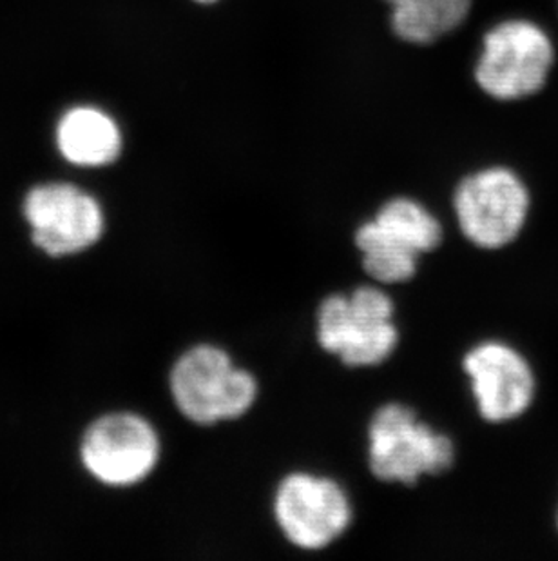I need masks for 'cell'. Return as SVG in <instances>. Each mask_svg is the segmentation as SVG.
Returning a JSON list of instances; mask_svg holds the SVG:
<instances>
[{
  "label": "cell",
  "instance_id": "1",
  "mask_svg": "<svg viewBox=\"0 0 558 561\" xmlns=\"http://www.w3.org/2000/svg\"><path fill=\"white\" fill-rule=\"evenodd\" d=\"M168 386L179 413L198 425L240 419L258 397L254 376L214 345H196L179 356Z\"/></svg>",
  "mask_w": 558,
  "mask_h": 561
},
{
  "label": "cell",
  "instance_id": "2",
  "mask_svg": "<svg viewBox=\"0 0 558 561\" xmlns=\"http://www.w3.org/2000/svg\"><path fill=\"white\" fill-rule=\"evenodd\" d=\"M394 302L377 287H358L350 297L325 298L317 311V342L348 367L380 366L399 342Z\"/></svg>",
  "mask_w": 558,
  "mask_h": 561
},
{
  "label": "cell",
  "instance_id": "3",
  "mask_svg": "<svg viewBox=\"0 0 558 561\" xmlns=\"http://www.w3.org/2000/svg\"><path fill=\"white\" fill-rule=\"evenodd\" d=\"M370 471L383 482L414 485L427 474H443L455 460L452 439L422 424L403 403H386L369 427Z\"/></svg>",
  "mask_w": 558,
  "mask_h": 561
},
{
  "label": "cell",
  "instance_id": "4",
  "mask_svg": "<svg viewBox=\"0 0 558 561\" xmlns=\"http://www.w3.org/2000/svg\"><path fill=\"white\" fill-rule=\"evenodd\" d=\"M441 240L443 228L438 218L411 198L386 202L374 220L356 233L364 271L381 284L414 278L419 256L435 250Z\"/></svg>",
  "mask_w": 558,
  "mask_h": 561
},
{
  "label": "cell",
  "instance_id": "5",
  "mask_svg": "<svg viewBox=\"0 0 558 561\" xmlns=\"http://www.w3.org/2000/svg\"><path fill=\"white\" fill-rule=\"evenodd\" d=\"M554 62V44L543 27L522 19L504 21L486 33L475 82L497 101H521L543 90Z\"/></svg>",
  "mask_w": 558,
  "mask_h": 561
},
{
  "label": "cell",
  "instance_id": "6",
  "mask_svg": "<svg viewBox=\"0 0 558 561\" xmlns=\"http://www.w3.org/2000/svg\"><path fill=\"white\" fill-rule=\"evenodd\" d=\"M32 242L51 259L77 256L98 244L106 231L101 202L69 182H48L27 191L22 202Z\"/></svg>",
  "mask_w": 558,
  "mask_h": 561
},
{
  "label": "cell",
  "instance_id": "7",
  "mask_svg": "<svg viewBox=\"0 0 558 561\" xmlns=\"http://www.w3.org/2000/svg\"><path fill=\"white\" fill-rule=\"evenodd\" d=\"M458 228L480 250H501L521 234L530 213V193L508 168H488L466 176L453 196Z\"/></svg>",
  "mask_w": 558,
  "mask_h": 561
},
{
  "label": "cell",
  "instance_id": "8",
  "mask_svg": "<svg viewBox=\"0 0 558 561\" xmlns=\"http://www.w3.org/2000/svg\"><path fill=\"white\" fill-rule=\"evenodd\" d=\"M79 456L85 472L102 485L132 488L159 466V433L140 414H104L85 430Z\"/></svg>",
  "mask_w": 558,
  "mask_h": 561
},
{
  "label": "cell",
  "instance_id": "9",
  "mask_svg": "<svg viewBox=\"0 0 558 561\" xmlns=\"http://www.w3.org/2000/svg\"><path fill=\"white\" fill-rule=\"evenodd\" d=\"M276 522L292 546L317 551L336 541L352 522V505L330 478L294 472L279 483Z\"/></svg>",
  "mask_w": 558,
  "mask_h": 561
},
{
  "label": "cell",
  "instance_id": "10",
  "mask_svg": "<svg viewBox=\"0 0 558 561\" xmlns=\"http://www.w3.org/2000/svg\"><path fill=\"white\" fill-rule=\"evenodd\" d=\"M464 373L472 381L480 416L504 424L526 413L537 381L532 366L519 351L502 342H485L464 356Z\"/></svg>",
  "mask_w": 558,
  "mask_h": 561
},
{
  "label": "cell",
  "instance_id": "11",
  "mask_svg": "<svg viewBox=\"0 0 558 561\" xmlns=\"http://www.w3.org/2000/svg\"><path fill=\"white\" fill-rule=\"evenodd\" d=\"M58 153L79 168H104L121 153V131L115 118L98 107L77 106L57 126Z\"/></svg>",
  "mask_w": 558,
  "mask_h": 561
},
{
  "label": "cell",
  "instance_id": "12",
  "mask_svg": "<svg viewBox=\"0 0 558 561\" xmlns=\"http://www.w3.org/2000/svg\"><path fill=\"white\" fill-rule=\"evenodd\" d=\"M474 0H394L392 27L411 44L435 43L468 16Z\"/></svg>",
  "mask_w": 558,
  "mask_h": 561
},
{
  "label": "cell",
  "instance_id": "13",
  "mask_svg": "<svg viewBox=\"0 0 558 561\" xmlns=\"http://www.w3.org/2000/svg\"><path fill=\"white\" fill-rule=\"evenodd\" d=\"M196 2H200V4H211L214 0H196Z\"/></svg>",
  "mask_w": 558,
  "mask_h": 561
},
{
  "label": "cell",
  "instance_id": "14",
  "mask_svg": "<svg viewBox=\"0 0 558 561\" xmlns=\"http://www.w3.org/2000/svg\"><path fill=\"white\" fill-rule=\"evenodd\" d=\"M557 529H558V514H557Z\"/></svg>",
  "mask_w": 558,
  "mask_h": 561
},
{
  "label": "cell",
  "instance_id": "15",
  "mask_svg": "<svg viewBox=\"0 0 558 561\" xmlns=\"http://www.w3.org/2000/svg\"><path fill=\"white\" fill-rule=\"evenodd\" d=\"M388 2H391V4H392V2H394V0H388Z\"/></svg>",
  "mask_w": 558,
  "mask_h": 561
}]
</instances>
